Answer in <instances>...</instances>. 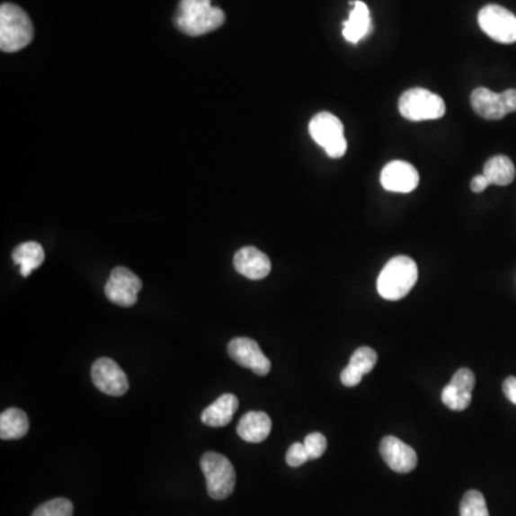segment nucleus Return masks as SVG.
Returning <instances> with one entry per match:
<instances>
[{"label": "nucleus", "mask_w": 516, "mask_h": 516, "mask_svg": "<svg viewBox=\"0 0 516 516\" xmlns=\"http://www.w3.org/2000/svg\"><path fill=\"white\" fill-rule=\"evenodd\" d=\"M226 22V13L212 6L211 0H181L175 25L188 36H201L217 31Z\"/></svg>", "instance_id": "nucleus-1"}, {"label": "nucleus", "mask_w": 516, "mask_h": 516, "mask_svg": "<svg viewBox=\"0 0 516 516\" xmlns=\"http://www.w3.org/2000/svg\"><path fill=\"white\" fill-rule=\"evenodd\" d=\"M417 265L414 258L397 255L386 262L378 274V291L385 300L397 301L411 293L417 281Z\"/></svg>", "instance_id": "nucleus-2"}, {"label": "nucleus", "mask_w": 516, "mask_h": 516, "mask_svg": "<svg viewBox=\"0 0 516 516\" xmlns=\"http://www.w3.org/2000/svg\"><path fill=\"white\" fill-rule=\"evenodd\" d=\"M33 40V25L26 12L18 4H4L0 7V49L18 52Z\"/></svg>", "instance_id": "nucleus-3"}, {"label": "nucleus", "mask_w": 516, "mask_h": 516, "mask_svg": "<svg viewBox=\"0 0 516 516\" xmlns=\"http://www.w3.org/2000/svg\"><path fill=\"white\" fill-rule=\"evenodd\" d=\"M200 467L206 476L209 498L223 501L233 494L237 475L233 464L224 455L217 452L204 453Z\"/></svg>", "instance_id": "nucleus-4"}, {"label": "nucleus", "mask_w": 516, "mask_h": 516, "mask_svg": "<svg viewBox=\"0 0 516 516\" xmlns=\"http://www.w3.org/2000/svg\"><path fill=\"white\" fill-rule=\"evenodd\" d=\"M308 132L313 141L325 149L330 158L339 159L347 151L342 120L330 112H318L311 118Z\"/></svg>", "instance_id": "nucleus-5"}, {"label": "nucleus", "mask_w": 516, "mask_h": 516, "mask_svg": "<svg viewBox=\"0 0 516 516\" xmlns=\"http://www.w3.org/2000/svg\"><path fill=\"white\" fill-rule=\"evenodd\" d=\"M399 111L406 120L421 122L440 120L445 115L446 105L438 93H431L428 89L412 88L400 96Z\"/></svg>", "instance_id": "nucleus-6"}, {"label": "nucleus", "mask_w": 516, "mask_h": 516, "mask_svg": "<svg viewBox=\"0 0 516 516\" xmlns=\"http://www.w3.org/2000/svg\"><path fill=\"white\" fill-rule=\"evenodd\" d=\"M477 23L491 40L503 45L516 42V16L499 4L482 7Z\"/></svg>", "instance_id": "nucleus-7"}, {"label": "nucleus", "mask_w": 516, "mask_h": 516, "mask_svg": "<svg viewBox=\"0 0 516 516\" xmlns=\"http://www.w3.org/2000/svg\"><path fill=\"white\" fill-rule=\"evenodd\" d=\"M142 281L131 270L117 267L106 281L105 294L108 300L120 307H132L138 300Z\"/></svg>", "instance_id": "nucleus-8"}, {"label": "nucleus", "mask_w": 516, "mask_h": 516, "mask_svg": "<svg viewBox=\"0 0 516 516\" xmlns=\"http://www.w3.org/2000/svg\"><path fill=\"white\" fill-rule=\"evenodd\" d=\"M230 358L243 368L250 369L257 376H267L271 370V361L262 353L255 340L236 337L227 347Z\"/></svg>", "instance_id": "nucleus-9"}, {"label": "nucleus", "mask_w": 516, "mask_h": 516, "mask_svg": "<svg viewBox=\"0 0 516 516\" xmlns=\"http://www.w3.org/2000/svg\"><path fill=\"white\" fill-rule=\"evenodd\" d=\"M93 382L96 389L110 396H124L129 389L125 371L117 361L110 358H101L93 366Z\"/></svg>", "instance_id": "nucleus-10"}, {"label": "nucleus", "mask_w": 516, "mask_h": 516, "mask_svg": "<svg viewBox=\"0 0 516 516\" xmlns=\"http://www.w3.org/2000/svg\"><path fill=\"white\" fill-rule=\"evenodd\" d=\"M419 173L412 164L406 161H392L385 165L380 173V184L386 191L409 194L419 185Z\"/></svg>", "instance_id": "nucleus-11"}, {"label": "nucleus", "mask_w": 516, "mask_h": 516, "mask_svg": "<svg viewBox=\"0 0 516 516\" xmlns=\"http://www.w3.org/2000/svg\"><path fill=\"white\" fill-rule=\"evenodd\" d=\"M380 455L386 465L397 474H409L417 465V455L414 448L402 442L396 436L382 439Z\"/></svg>", "instance_id": "nucleus-12"}, {"label": "nucleus", "mask_w": 516, "mask_h": 516, "mask_svg": "<svg viewBox=\"0 0 516 516\" xmlns=\"http://www.w3.org/2000/svg\"><path fill=\"white\" fill-rule=\"evenodd\" d=\"M234 267L248 280H262L271 271L270 258L255 247H245L234 255Z\"/></svg>", "instance_id": "nucleus-13"}, {"label": "nucleus", "mask_w": 516, "mask_h": 516, "mask_svg": "<svg viewBox=\"0 0 516 516\" xmlns=\"http://www.w3.org/2000/svg\"><path fill=\"white\" fill-rule=\"evenodd\" d=\"M378 363V353L371 347L361 346L351 356V361L342 371L340 380L347 387H354L361 382L363 376L370 373Z\"/></svg>", "instance_id": "nucleus-14"}, {"label": "nucleus", "mask_w": 516, "mask_h": 516, "mask_svg": "<svg viewBox=\"0 0 516 516\" xmlns=\"http://www.w3.org/2000/svg\"><path fill=\"white\" fill-rule=\"evenodd\" d=\"M371 31H373V22H371L368 4L361 0H356L353 2L351 16L343 23L344 40L356 45L364 38H368Z\"/></svg>", "instance_id": "nucleus-15"}, {"label": "nucleus", "mask_w": 516, "mask_h": 516, "mask_svg": "<svg viewBox=\"0 0 516 516\" xmlns=\"http://www.w3.org/2000/svg\"><path fill=\"white\" fill-rule=\"evenodd\" d=\"M470 105L475 113L488 120H503L508 115L501 93L488 88H476L470 93Z\"/></svg>", "instance_id": "nucleus-16"}, {"label": "nucleus", "mask_w": 516, "mask_h": 516, "mask_svg": "<svg viewBox=\"0 0 516 516\" xmlns=\"http://www.w3.org/2000/svg\"><path fill=\"white\" fill-rule=\"evenodd\" d=\"M237 433L245 442H262L271 433V419L264 412H248L238 422Z\"/></svg>", "instance_id": "nucleus-17"}, {"label": "nucleus", "mask_w": 516, "mask_h": 516, "mask_svg": "<svg viewBox=\"0 0 516 516\" xmlns=\"http://www.w3.org/2000/svg\"><path fill=\"white\" fill-rule=\"evenodd\" d=\"M238 409V399L233 393L219 396L214 404L209 405L201 414L202 423L211 428H223L233 421Z\"/></svg>", "instance_id": "nucleus-18"}, {"label": "nucleus", "mask_w": 516, "mask_h": 516, "mask_svg": "<svg viewBox=\"0 0 516 516\" xmlns=\"http://www.w3.org/2000/svg\"><path fill=\"white\" fill-rule=\"evenodd\" d=\"M13 262L21 267V274L29 277L33 270L40 269L45 262V252L42 245L35 241H26L23 245L14 248Z\"/></svg>", "instance_id": "nucleus-19"}, {"label": "nucleus", "mask_w": 516, "mask_h": 516, "mask_svg": "<svg viewBox=\"0 0 516 516\" xmlns=\"http://www.w3.org/2000/svg\"><path fill=\"white\" fill-rule=\"evenodd\" d=\"M28 431V414L18 407H11L0 414V438L4 440L22 439Z\"/></svg>", "instance_id": "nucleus-20"}, {"label": "nucleus", "mask_w": 516, "mask_h": 516, "mask_svg": "<svg viewBox=\"0 0 516 516\" xmlns=\"http://www.w3.org/2000/svg\"><path fill=\"white\" fill-rule=\"evenodd\" d=\"M484 175L488 178L489 184L506 187L512 184L516 171L512 159L505 156H492L484 166Z\"/></svg>", "instance_id": "nucleus-21"}, {"label": "nucleus", "mask_w": 516, "mask_h": 516, "mask_svg": "<svg viewBox=\"0 0 516 516\" xmlns=\"http://www.w3.org/2000/svg\"><path fill=\"white\" fill-rule=\"evenodd\" d=\"M459 512L460 516H489L485 496L479 491L467 492L460 503Z\"/></svg>", "instance_id": "nucleus-22"}, {"label": "nucleus", "mask_w": 516, "mask_h": 516, "mask_svg": "<svg viewBox=\"0 0 516 516\" xmlns=\"http://www.w3.org/2000/svg\"><path fill=\"white\" fill-rule=\"evenodd\" d=\"M442 402L446 407H449L450 411H467L472 402V395H465L449 383L443 387Z\"/></svg>", "instance_id": "nucleus-23"}, {"label": "nucleus", "mask_w": 516, "mask_h": 516, "mask_svg": "<svg viewBox=\"0 0 516 516\" xmlns=\"http://www.w3.org/2000/svg\"><path fill=\"white\" fill-rule=\"evenodd\" d=\"M74 505L69 499L57 498L36 508L32 516H72Z\"/></svg>", "instance_id": "nucleus-24"}, {"label": "nucleus", "mask_w": 516, "mask_h": 516, "mask_svg": "<svg viewBox=\"0 0 516 516\" xmlns=\"http://www.w3.org/2000/svg\"><path fill=\"white\" fill-rule=\"evenodd\" d=\"M449 383L455 386L460 392L465 393V395H472L475 389L474 371L467 368L459 369V370L452 376Z\"/></svg>", "instance_id": "nucleus-25"}, {"label": "nucleus", "mask_w": 516, "mask_h": 516, "mask_svg": "<svg viewBox=\"0 0 516 516\" xmlns=\"http://www.w3.org/2000/svg\"><path fill=\"white\" fill-rule=\"evenodd\" d=\"M306 450H307L310 459H318L323 457V453L327 449V439L322 433L315 431L305 439Z\"/></svg>", "instance_id": "nucleus-26"}, {"label": "nucleus", "mask_w": 516, "mask_h": 516, "mask_svg": "<svg viewBox=\"0 0 516 516\" xmlns=\"http://www.w3.org/2000/svg\"><path fill=\"white\" fill-rule=\"evenodd\" d=\"M307 460H310V457L306 450L305 443H293L287 450L286 462L289 467H298L305 465Z\"/></svg>", "instance_id": "nucleus-27"}, {"label": "nucleus", "mask_w": 516, "mask_h": 516, "mask_svg": "<svg viewBox=\"0 0 516 516\" xmlns=\"http://www.w3.org/2000/svg\"><path fill=\"white\" fill-rule=\"evenodd\" d=\"M506 112H516V89H506L501 93Z\"/></svg>", "instance_id": "nucleus-28"}, {"label": "nucleus", "mask_w": 516, "mask_h": 516, "mask_svg": "<svg viewBox=\"0 0 516 516\" xmlns=\"http://www.w3.org/2000/svg\"><path fill=\"white\" fill-rule=\"evenodd\" d=\"M503 395L508 397L510 402L516 405V378L511 376V378H506L503 386Z\"/></svg>", "instance_id": "nucleus-29"}, {"label": "nucleus", "mask_w": 516, "mask_h": 516, "mask_svg": "<svg viewBox=\"0 0 516 516\" xmlns=\"http://www.w3.org/2000/svg\"><path fill=\"white\" fill-rule=\"evenodd\" d=\"M489 185L491 184H489L488 178L485 177L484 173L476 175V177L472 178V181H470V190H472L475 194L485 191Z\"/></svg>", "instance_id": "nucleus-30"}]
</instances>
